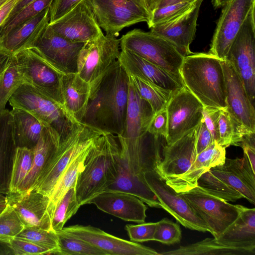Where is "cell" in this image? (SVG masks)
Wrapping results in <instances>:
<instances>
[{
    "mask_svg": "<svg viewBox=\"0 0 255 255\" xmlns=\"http://www.w3.org/2000/svg\"><path fill=\"white\" fill-rule=\"evenodd\" d=\"M128 75L129 83L133 86L140 97L149 104L154 114L166 108L174 93L138 77Z\"/></svg>",
    "mask_w": 255,
    "mask_h": 255,
    "instance_id": "37",
    "label": "cell"
},
{
    "mask_svg": "<svg viewBox=\"0 0 255 255\" xmlns=\"http://www.w3.org/2000/svg\"><path fill=\"white\" fill-rule=\"evenodd\" d=\"M118 60L128 74L147 80L173 93L185 87L163 68L129 50H121Z\"/></svg>",
    "mask_w": 255,
    "mask_h": 255,
    "instance_id": "25",
    "label": "cell"
},
{
    "mask_svg": "<svg viewBox=\"0 0 255 255\" xmlns=\"http://www.w3.org/2000/svg\"><path fill=\"white\" fill-rule=\"evenodd\" d=\"M153 115L149 104L129 82L125 128L117 138L121 162L130 173L142 179L162 159L161 137L147 131Z\"/></svg>",
    "mask_w": 255,
    "mask_h": 255,
    "instance_id": "1",
    "label": "cell"
},
{
    "mask_svg": "<svg viewBox=\"0 0 255 255\" xmlns=\"http://www.w3.org/2000/svg\"><path fill=\"white\" fill-rule=\"evenodd\" d=\"M197 185L210 194L229 202L244 198L255 204V173L247 157L226 158L198 179Z\"/></svg>",
    "mask_w": 255,
    "mask_h": 255,
    "instance_id": "5",
    "label": "cell"
},
{
    "mask_svg": "<svg viewBox=\"0 0 255 255\" xmlns=\"http://www.w3.org/2000/svg\"><path fill=\"white\" fill-rule=\"evenodd\" d=\"M203 0H198L188 11L166 21L151 26L150 31L173 44L184 56L193 53L190 45L196 31L200 8Z\"/></svg>",
    "mask_w": 255,
    "mask_h": 255,
    "instance_id": "23",
    "label": "cell"
},
{
    "mask_svg": "<svg viewBox=\"0 0 255 255\" xmlns=\"http://www.w3.org/2000/svg\"><path fill=\"white\" fill-rule=\"evenodd\" d=\"M255 253L219 243L215 238H207L197 243L168 252L164 255H253Z\"/></svg>",
    "mask_w": 255,
    "mask_h": 255,
    "instance_id": "35",
    "label": "cell"
},
{
    "mask_svg": "<svg viewBox=\"0 0 255 255\" xmlns=\"http://www.w3.org/2000/svg\"><path fill=\"white\" fill-rule=\"evenodd\" d=\"M30 241L37 245L49 250L51 255H57L58 238L56 232L37 227H25L16 236Z\"/></svg>",
    "mask_w": 255,
    "mask_h": 255,
    "instance_id": "42",
    "label": "cell"
},
{
    "mask_svg": "<svg viewBox=\"0 0 255 255\" xmlns=\"http://www.w3.org/2000/svg\"><path fill=\"white\" fill-rule=\"evenodd\" d=\"M149 188L160 201L162 208L186 228L202 232H211L205 222L193 210L181 193L169 186L155 168L144 173Z\"/></svg>",
    "mask_w": 255,
    "mask_h": 255,
    "instance_id": "13",
    "label": "cell"
},
{
    "mask_svg": "<svg viewBox=\"0 0 255 255\" xmlns=\"http://www.w3.org/2000/svg\"><path fill=\"white\" fill-rule=\"evenodd\" d=\"M196 128L163 147V157L156 170L169 185L184 173L197 156Z\"/></svg>",
    "mask_w": 255,
    "mask_h": 255,
    "instance_id": "22",
    "label": "cell"
},
{
    "mask_svg": "<svg viewBox=\"0 0 255 255\" xmlns=\"http://www.w3.org/2000/svg\"><path fill=\"white\" fill-rule=\"evenodd\" d=\"M235 220L216 238L220 243L255 253V209L239 205Z\"/></svg>",
    "mask_w": 255,
    "mask_h": 255,
    "instance_id": "27",
    "label": "cell"
},
{
    "mask_svg": "<svg viewBox=\"0 0 255 255\" xmlns=\"http://www.w3.org/2000/svg\"><path fill=\"white\" fill-rule=\"evenodd\" d=\"M89 204L102 211L125 221L144 223L147 207L137 197L126 193L105 191L93 198Z\"/></svg>",
    "mask_w": 255,
    "mask_h": 255,
    "instance_id": "24",
    "label": "cell"
},
{
    "mask_svg": "<svg viewBox=\"0 0 255 255\" xmlns=\"http://www.w3.org/2000/svg\"><path fill=\"white\" fill-rule=\"evenodd\" d=\"M225 87L226 110L242 136L255 132V110L239 76L227 60H221Z\"/></svg>",
    "mask_w": 255,
    "mask_h": 255,
    "instance_id": "16",
    "label": "cell"
},
{
    "mask_svg": "<svg viewBox=\"0 0 255 255\" xmlns=\"http://www.w3.org/2000/svg\"><path fill=\"white\" fill-rule=\"evenodd\" d=\"M48 25L56 33L74 42L86 43L103 33L85 0L54 23Z\"/></svg>",
    "mask_w": 255,
    "mask_h": 255,
    "instance_id": "20",
    "label": "cell"
},
{
    "mask_svg": "<svg viewBox=\"0 0 255 255\" xmlns=\"http://www.w3.org/2000/svg\"><path fill=\"white\" fill-rule=\"evenodd\" d=\"M229 0H213V4L214 7H223Z\"/></svg>",
    "mask_w": 255,
    "mask_h": 255,
    "instance_id": "59",
    "label": "cell"
},
{
    "mask_svg": "<svg viewBox=\"0 0 255 255\" xmlns=\"http://www.w3.org/2000/svg\"><path fill=\"white\" fill-rule=\"evenodd\" d=\"M58 238L59 255H107L99 248L69 233L60 231Z\"/></svg>",
    "mask_w": 255,
    "mask_h": 255,
    "instance_id": "39",
    "label": "cell"
},
{
    "mask_svg": "<svg viewBox=\"0 0 255 255\" xmlns=\"http://www.w3.org/2000/svg\"><path fill=\"white\" fill-rule=\"evenodd\" d=\"M15 55L24 83L63 106L61 82L64 73L48 63L34 47L24 49Z\"/></svg>",
    "mask_w": 255,
    "mask_h": 255,
    "instance_id": "10",
    "label": "cell"
},
{
    "mask_svg": "<svg viewBox=\"0 0 255 255\" xmlns=\"http://www.w3.org/2000/svg\"><path fill=\"white\" fill-rule=\"evenodd\" d=\"M197 215L202 219L215 238L237 218L239 205H233L223 199L209 194L197 185L181 193Z\"/></svg>",
    "mask_w": 255,
    "mask_h": 255,
    "instance_id": "14",
    "label": "cell"
},
{
    "mask_svg": "<svg viewBox=\"0 0 255 255\" xmlns=\"http://www.w3.org/2000/svg\"><path fill=\"white\" fill-rule=\"evenodd\" d=\"M239 76L247 95L255 105V7L245 19L226 57Z\"/></svg>",
    "mask_w": 255,
    "mask_h": 255,
    "instance_id": "11",
    "label": "cell"
},
{
    "mask_svg": "<svg viewBox=\"0 0 255 255\" xmlns=\"http://www.w3.org/2000/svg\"><path fill=\"white\" fill-rule=\"evenodd\" d=\"M35 0H18L5 21L9 20L21 9ZM4 22V23H5Z\"/></svg>",
    "mask_w": 255,
    "mask_h": 255,
    "instance_id": "56",
    "label": "cell"
},
{
    "mask_svg": "<svg viewBox=\"0 0 255 255\" xmlns=\"http://www.w3.org/2000/svg\"><path fill=\"white\" fill-rule=\"evenodd\" d=\"M106 34L118 37L126 27L151 19L145 0H85Z\"/></svg>",
    "mask_w": 255,
    "mask_h": 255,
    "instance_id": "9",
    "label": "cell"
},
{
    "mask_svg": "<svg viewBox=\"0 0 255 255\" xmlns=\"http://www.w3.org/2000/svg\"><path fill=\"white\" fill-rule=\"evenodd\" d=\"M116 137L105 132L89 151L75 186L81 206L89 204L115 182L121 163L120 147Z\"/></svg>",
    "mask_w": 255,
    "mask_h": 255,
    "instance_id": "3",
    "label": "cell"
},
{
    "mask_svg": "<svg viewBox=\"0 0 255 255\" xmlns=\"http://www.w3.org/2000/svg\"><path fill=\"white\" fill-rule=\"evenodd\" d=\"M105 132L76 121L62 140L38 176L33 188L50 197L69 164L83 151L94 144Z\"/></svg>",
    "mask_w": 255,
    "mask_h": 255,
    "instance_id": "6",
    "label": "cell"
},
{
    "mask_svg": "<svg viewBox=\"0 0 255 255\" xmlns=\"http://www.w3.org/2000/svg\"><path fill=\"white\" fill-rule=\"evenodd\" d=\"M255 0H229L223 7L214 31L209 53L222 60L251 9Z\"/></svg>",
    "mask_w": 255,
    "mask_h": 255,
    "instance_id": "17",
    "label": "cell"
},
{
    "mask_svg": "<svg viewBox=\"0 0 255 255\" xmlns=\"http://www.w3.org/2000/svg\"><path fill=\"white\" fill-rule=\"evenodd\" d=\"M167 124V114L165 108L153 115L149 122L147 131L154 135L165 138Z\"/></svg>",
    "mask_w": 255,
    "mask_h": 255,
    "instance_id": "50",
    "label": "cell"
},
{
    "mask_svg": "<svg viewBox=\"0 0 255 255\" xmlns=\"http://www.w3.org/2000/svg\"><path fill=\"white\" fill-rule=\"evenodd\" d=\"M61 92L64 107L81 122L89 101L90 85L77 73L64 74L62 79Z\"/></svg>",
    "mask_w": 255,
    "mask_h": 255,
    "instance_id": "30",
    "label": "cell"
},
{
    "mask_svg": "<svg viewBox=\"0 0 255 255\" xmlns=\"http://www.w3.org/2000/svg\"><path fill=\"white\" fill-rule=\"evenodd\" d=\"M49 7L11 30L2 40L0 53L15 54L32 47L49 24Z\"/></svg>",
    "mask_w": 255,
    "mask_h": 255,
    "instance_id": "28",
    "label": "cell"
},
{
    "mask_svg": "<svg viewBox=\"0 0 255 255\" xmlns=\"http://www.w3.org/2000/svg\"><path fill=\"white\" fill-rule=\"evenodd\" d=\"M1 44H2V39L0 35V52L1 51Z\"/></svg>",
    "mask_w": 255,
    "mask_h": 255,
    "instance_id": "61",
    "label": "cell"
},
{
    "mask_svg": "<svg viewBox=\"0 0 255 255\" xmlns=\"http://www.w3.org/2000/svg\"><path fill=\"white\" fill-rule=\"evenodd\" d=\"M180 74L185 87L204 106L227 108L221 59L209 53H192L184 56Z\"/></svg>",
    "mask_w": 255,
    "mask_h": 255,
    "instance_id": "4",
    "label": "cell"
},
{
    "mask_svg": "<svg viewBox=\"0 0 255 255\" xmlns=\"http://www.w3.org/2000/svg\"><path fill=\"white\" fill-rule=\"evenodd\" d=\"M8 102L12 108L26 111L44 127L50 128L57 134L60 142L69 134L74 123L78 121L63 105L26 83L17 88Z\"/></svg>",
    "mask_w": 255,
    "mask_h": 255,
    "instance_id": "7",
    "label": "cell"
},
{
    "mask_svg": "<svg viewBox=\"0 0 255 255\" xmlns=\"http://www.w3.org/2000/svg\"><path fill=\"white\" fill-rule=\"evenodd\" d=\"M9 243L15 255H51L49 250L18 237L11 239Z\"/></svg>",
    "mask_w": 255,
    "mask_h": 255,
    "instance_id": "48",
    "label": "cell"
},
{
    "mask_svg": "<svg viewBox=\"0 0 255 255\" xmlns=\"http://www.w3.org/2000/svg\"><path fill=\"white\" fill-rule=\"evenodd\" d=\"M13 132L16 147L33 149L37 143L44 126L26 111L12 108Z\"/></svg>",
    "mask_w": 255,
    "mask_h": 255,
    "instance_id": "32",
    "label": "cell"
},
{
    "mask_svg": "<svg viewBox=\"0 0 255 255\" xmlns=\"http://www.w3.org/2000/svg\"><path fill=\"white\" fill-rule=\"evenodd\" d=\"M157 222L142 223L137 225L128 224L125 227L131 242L142 243L153 241Z\"/></svg>",
    "mask_w": 255,
    "mask_h": 255,
    "instance_id": "47",
    "label": "cell"
},
{
    "mask_svg": "<svg viewBox=\"0 0 255 255\" xmlns=\"http://www.w3.org/2000/svg\"><path fill=\"white\" fill-rule=\"evenodd\" d=\"M197 0H181L154 9L151 12L148 27L183 14L189 10Z\"/></svg>",
    "mask_w": 255,
    "mask_h": 255,
    "instance_id": "45",
    "label": "cell"
},
{
    "mask_svg": "<svg viewBox=\"0 0 255 255\" xmlns=\"http://www.w3.org/2000/svg\"><path fill=\"white\" fill-rule=\"evenodd\" d=\"M62 231L89 243L107 255H159L150 248L116 237L91 225H72L64 228Z\"/></svg>",
    "mask_w": 255,
    "mask_h": 255,
    "instance_id": "21",
    "label": "cell"
},
{
    "mask_svg": "<svg viewBox=\"0 0 255 255\" xmlns=\"http://www.w3.org/2000/svg\"><path fill=\"white\" fill-rule=\"evenodd\" d=\"M94 144L81 152L69 164L58 181L50 197L49 211L51 217L59 201L72 186H76L78 176L84 168L85 158Z\"/></svg>",
    "mask_w": 255,
    "mask_h": 255,
    "instance_id": "36",
    "label": "cell"
},
{
    "mask_svg": "<svg viewBox=\"0 0 255 255\" xmlns=\"http://www.w3.org/2000/svg\"><path fill=\"white\" fill-rule=\"evenodd\" d=\"M7 204L5 195L0 194V213L3 210Z\"/></svg>",
    "mask_w": 255,
    "mask_h": 255,
    "instance_id": "58",
    "label": "cell"
},
{
    "mask_svg": "<svg viewBox=\"0 0 255 255\" xmlns=\"http://www.w3.org/2000/svg\"><path fill=\"white\" fill-rule=\"evenodd\" d=\"M117 191L133 195L151 207L161 208L157 197L147 185L145 179L130 173L121 161L115 182L106 191Z\"/></svg>",
    "mask_w": 255,
    "mask_h": 255,
    "instance_id": "33",
    "label": "cell"
},
{
    "mask_svg": "<svg viewBox=\"0 0 255 255\" xmlns=\"http://www.w3.org/2000/svg\"><path fill=\"white\" fill-rule=\"evenodd\" d=\"M226 148L213 142L199 153L187 170L168 185L178 193L186 192L197 185L198 179L212 167L223 163Z\"/></svg>",
    "mask_w": 255,
    "mask_h": 255,
    "instance_id": "26",
    "label": "cell"
},
{
    "mask_svg": "<svg viewBox=\"0 0 255 255\" xmlns=\"http://www.w3.org/2000/svg\"><path fill=\"white\" fill-rule=\"evenodd\" d=\"M221 109L204 106L203 120L215 141L219 139L218 121Z\"/></svg>",
    "mask_w": 255,
    "mask_h": 255,
    "instance_id": "51",
    "label": "cell"
},
{
    "mask_svg": "<svg viewBox=\"0 0 255 255\" xmlns=\"http://www.w3.org/2000/svg\"><path fill=\"white\" fill-rule=\"evenodd\" d=\"M120 39L101 34L84 43L79 54L77 73L90 85L118 60Z\"/></svg>",
    "mask_w": 255,
    "mask_h": 255,
    "instance_id": "12",
    "label": "cell"
},
{
    "mask_svg": "<svg viewBox=\"0 0 255 255\" xmlns=\"http://www.w3.org/2000/svg\"><path fill=\"white\" fill-rule=\"evenodd\" d=\"M128 75L119 60L90 85L89 101L81 122L117 137L124 131Z\"/></svg>",
    "mask_w": 255,
    "mask_h": 255,
    "instance_id": "2",
    "label": "cell"
},
{
    "mask_svg": "<svg viewBox=\"0 0 255 255\" xmlns=\"http://www.w3.org/2000/svg\"><path fill=\"white\" fill-rule=\"evenodd\" d=\"M53 0H35L27 5L0 27L2 40L13 29L49 7Z\"/></svg>",
    "mask_w": 255,
    "mask_h": 255,
    "instance_id": "41",
    "label": "cell"
},
{
    "mask_svg": "<svg viewBox=\"0 0 255 255\" xmlns=\"http://www.w3.org/2000/svg\"><path fill=\"white\" fill-rule=\"evenodd\" d=\"M181 0H177L176 2H178V1H181Z\"/></svg>",
    "mask_w": 255,
    "mask_h": 255,
    "instance_id": "62",
    "label": "cell"
},
{
    "mask_svg": "<svg viewBox=\"0 0 255 255\" xmlns=\"http://www.w3.org/2000/svg\"><path fill=\"white\" fill-rule=\"evenodd\" d=\"M218 133L217 143L225 148L231 145L238 146L242 139L237 126L226 109L220 110Z\"/></svg>",
    "mask_w": 255,
    "mask_h": 255,
    "instance_id": "43",
    "label": "cell"
},
{
    "mask_svg": "<svg viewBox=\"0 0 255 255\" xmlns=\"http://www.w3.org/2000/svg\"><path fill=\"white\" fill-rule=\"evenodd\" d=\"M82 0H53L49 7L48 24L54 23Z\"/></svg>",
    "mask_w": 255,
    "mask_h": 255,
    "instance_id": "49",
    "label": "cell"
},
{
    "mask_svg": "<svg viewBox=\"0 0 255 255\" xmlns=\"http://www.w3.org/2000/svg\"><path fill=\"white\" fill-rule=\"evenodd\" d=\"M5 197L7 203L13 208L25 227L53 231L49 196L33 188L23 192L8 193Z\"/></svg>",
    "mask_w": 255,
    "mask_h": 255,
    "instance_id": "19",
    "label": "cell"
},
{
    "mask_svg": "<svg viewBox=\"0 0 255 255\" xmlns=\"http://www.w3.org/2000/svg\"><path fill=\"white\" fill-rule=\"evenodd\" d=\"M147 6L150 12L155 8L173 3L177 0H145Z\"/></svg>",
    "mask_w": 255,
    "mask_h": 255,
    "instance_id": "55",
    "label": "cell"
},
{
    "mask_svg": "<svg viewBox=\"0 0 255 255\" xmlns=\"http://www.w3.org/2000/svg\"><path fill=\"white\" fill-rule=\"evenodd\" d=\"M16 146L15 143L12 118L10 111L0 112V194L6 195L9 192L13 157Z\"/></svg>",
    "mask_w": 255,
    "mask_h": 255,
    "instance_id": "29",
    "label": "cell"
},
{
    "mask_svg": "<svg viewBox=\"0 0 255 255\" xmlns=\"http://www.w3.org/2000/svg\"><path fill=\"white\" fill-rule=\"evenodd\" d=\"M33 158V149L16 147L13 157L8 193L17 191L31 167Z\"/></svg>",
    "mask_w": 255,
    "mask_h": 255,
    "instance_id": "40",
    "label": "cell"
},
{
    "mask_svg": "<svg viewBox=\"0 0 255 255\" xmlns=\"http://www.w3.org/2000/svg\"><path fill=\"white\" fill-rule=\"evenodd\" d=\"M120 49L129 50L163 68L183 83L180 68L184 56L165 38L151 31L133 29L120 39Z\"/></svg>",
    "mask_w": 255,
    "mask_h": 255,
    "instance_id": "8",
    "label": "cell"
},
{
    "mask_svg": "<svg viewBox=\"0 0 255 255\" xmlns=\"http://www.w3.org/2000/svg\"><path fill=\"white\" fill-rule=\"evenodd\" d=\"M84 44L61 36L48 25L32 47L52 66L67 74L77 73L78 56Z\"/></svg>",
    "mask_w": 255,
    "mask_h": 255,
    "instance_id": "18",
    "label": "cell"
},
{
    "mask_svg": "<svg viewBox=\"0 0 255 255\" xmlns=\"http://www.w3.org/2000/svg\"><path fill=\"white\" fill-rule=\"evenodd\" d=\"M75 186H72L56 205L51 219V227L56 233L61 231L81 205L77 200Z\"/></svg>",
    "mask_w": 255,
    "mask_h": 255,
    "instance_id": "38",
    "label": "cell"
},
{
    "mask_svg": "<svg viewBox=\"0 0 255 255\" xmlns=\"http://www.w3.org/2000/svg\"><path fill=\"white\" fill-rule=\"evenodd\" d=\"M18 0H8L0 7V27L7 19Z\"/></svg>",
    "mask_w": 255,
    "mask_h": 255,
    "instance_id": "54",
    "label": "cell"
},
{
    "mask_svg": "<svg viewBox=\"0 0 255 255\" xmlns=\"http://www.w3.org/2000/svg\"><path fill=\"white\" fill-rule=\"evenodd\" d=\"M181 238V230L178 224L166 218L157 222L153 241L169 245L180 242Z\"/></svg>",
    "mask_w": 255,
    "mask_h": 255,
    "instance_id": "46",
    "label": "cell"
},
{
    "mask_svg": "<svg viewBox=\"0 0 255 255\" xmlns=\"http://www.w3.org/2000/svg\"><path fill=\"white\" fill-rule=\"evenodd\" d=\"M24 228L15 210L7 203L0 213V240L9 243Z\"/></svg>",
    "mask_w": 255,
    "mask_h": 255,
    "instance_id": "44",
    "label": "cell"
},
{
    "mask_svg": "<svg viewBox=\"0 0 255 255\" xmlns=\"http://www.w3.org/2000/svg\"><path fill=\"white\" fill-rule=\"evenodd\" d=\"M60 142L59 137L53 130L48 127H44L37 143L33 148L34 158L31 167L16 192L33 188L38 176Z\"/></svg>",
    "mask_w": 255,
    "mask_h": 255,
    "instance_id": "31",
    "label": "cell"
},
{
    "mask_svg": "<svg viewBox=\"0 0 255 255\" xmlns=\"http://www.w3.org/2000/svg\"><path fill=\"white\" fill-rule=\"evenodd\" d=\"M255 132L250 133L243 136L238 146H241L248 158L252 169L255 173Z\"/></svg>",
    "mask_w": 255,
    "mask_h": 255,
    "instance_id": "53",
    "label": "cell"
},
{
    "mask_svg": "<svg viewBox=\"0 0 255 255\" xmlns=\"http://www.w3.org/2000/svg\"><path fill=\"white\" fill-rule=\"evenodd\" d=\"M24 83L15 54L0 53V112L17 88Z\"/></svg>",
    "mask_w": 255,
    "mask_h": 255,
    "instance_id": "34",
    "label": "cell"
},
{
    "mask_svg": "<svg viewBox=\"0 0 255 255\" xmlns=\"http://www.w3.org/2000/svg\"><path fill=\"white\" fill-rule=\"evenodd\" d=\"M196 148L198 154L216 141L214 140L203 119L196 128Z\"/></svg>",
    "mask_w": 255,
    "mask_h": 255,
    "instance_id": "52",
    "label": "cell"
},
{
    "mask_svg": "<svg viewBox=\"0 0 255 255\" xmlns=\"http://www.w3.org/2000/svg\"><path fill=\"white\" fill-rule=\"evenodd\" d=\"M8 0H0V7H1Z\"/></svg>",
    "mask_w": 255,
    "mask_h": 255,
    "instance_id": "60",
    "label": "cell"
},
{
    "mask_svg": "<svg viewBox=\"0 0 255 255\" xmlns=\"http://www.w3.org/2000/svg\"><path fill=\"white\" fill-rule=\"evenodd\" d=\"M204 106L185 87L175 92L166 106V143L174 142L195 128L203 119Z\"/></svg>",
    "mask_w": 255,
    "mask_h": 255,
    "instance_id": "15",
    "label": "cell"
},
{
    "mask_svg": "<svg viewBox=\"0 0 255 255\" xmlns=\"http://www.w3.org/2000/svg\"><path fill=\"white\" fill-rule=\"evenodd\" d=\"M0 255H15L9 243L0 240Z\"/></svg>",
    "mask_w": 255,
    "mask_h": 255,
    "instance_id": "57",
    "label": "cell"
}]
</instances>
